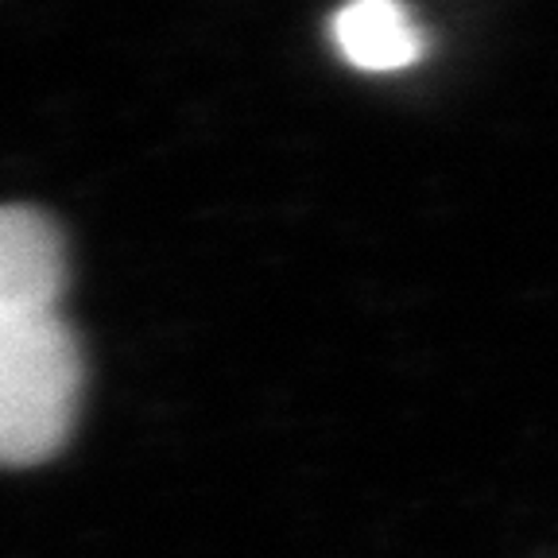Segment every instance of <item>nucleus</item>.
I'll return each mask as SVG.
<instances>
[{"label":"nucleus","instance_id":"nucleus-2","mask_svg":"<svg viewBox=\"0 0 558 558\" xmlns=\"http://www.w3.org/2000/svg\"><path fill=\"white\" fill-rule=\"evenodd\" d=\"M333 44L349 66L388 74L423 54V32L411 24V12L392 0H361L333 12Z\"/></svg>","mask_w":558,"mask_h":558},{"label":"nucleus","instance_id":"nucleus-1","mask_svg":"<svg viewBox=\"0 0 558 558\" xmlns=\"http://www.w3.org/2000/svg\"><path fill=\"white\" fill-rule=\"evenodd\" d=\"M62 236L32 206H0V465L47 462L70 438L82 353L59 311Z\"/></svg>","mask_w":558,"mask_h":558}]
</instances>
